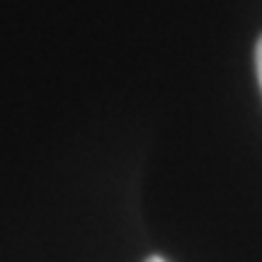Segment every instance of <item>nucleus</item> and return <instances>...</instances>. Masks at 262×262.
<instances>
[{
	"label": "nucleus",
	"instance_id": "obj_1",
	"mask_svg": "<svg viewBox=\"0 0 262 262\" xmlns=\"http://www.w3.org/2000/svg\"><path fill=\"white\" fill-rule=\"evenodd\" d=\"M255 71H257V80H260L262 90V37L257 39V47H255Z\"/></svg>",
	"mask_w": 262,
	"mask_h": 262
},
{
	"label": "nucleus",
	"instance_id": "obj_2",
	"mask_svg": "<svg viewBox=\"0 0 262 262\" xmlns=\"http://www.w3.org/2000/svg\"><path fill=\"white\" fill-rule=\"evenodd\" d=\"M146 262H165V260H163V257H148Z\"/></svg>",
	"mask_w": 262,
	"mask_h": 262
}]
</instances>
